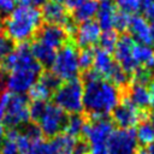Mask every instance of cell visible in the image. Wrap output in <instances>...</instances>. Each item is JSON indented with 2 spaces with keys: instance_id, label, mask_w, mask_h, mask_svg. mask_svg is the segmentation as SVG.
Listing matches in <instances>:
<instances>
[{
  "instance_id": "f6af8a7d",
  "label": "cell",
  "mask_w": 154,
  "mask_h": 154,
  "mask_svg": "<svg viewBox=\"0 0 154 154\" xmlns=\"http://www.w3.org/2000/svg\"><path fill=\"white\" fill-rule=\"evenodd\" d=\"M2 34V29H1V26H0V35Z\"/></svg>"
},
{
  "instance_id": "f35d334b",
  "label": "cell",
  "mask_w": 154,
  "mask_h": 154,
  "mask_svg": "<svg viewBox=\"0 0 154 154\" xmlns=\"http://www.w3.org/2000/svg\"><path fill=\"white\" fill-rule=\"evenodd\" d=\"M4 138H5V129H4V125L0 120V147H1V143H2Z\"/></svg>"
},
{
  "instance_id": "4dcf8cb0",
  "label": "cell",
  "mask_w": 154,
  "mask_h": 154,
  "mask_svg": "<svg viewBox=\"0 0 154 154\" xmlns=\"http://www.w3.org/2000/svg\"><path fill=\"white\" fill-rule=\"evenodd\" d=\"M14 48H16L14 42L7 35L1 34L0 35V63L4 59H6L14 51Z\"/></svg>"
},
{
  "instance_id": "7bdbcfd3",
  "label": "cell",
  "mask_w": 154,
  "mask_h": 154,
  "mask_svg": "<svg viewBox=\"0 0 154 154\" xmlns=\"http://www.w3.org/2000/svg\"><path fill=\"white\" fill-rule=\"evenodd\" d=\"M31 1H32L34 4H36V5H40V4L42 5V4H45V2L48 1V0H31Z\"/></svg>"
},
{
  "instance_id": "f546056e",
  "label": "cell",
  "mask_w": 154,
  "mask_h": 154,
  "mask_svg": "<svg viewBox=\"0 0 154 154\" xmlns=\"http://www.w3.org/2000/svg\"><path fill=\"white\" fill-rule=\"evenodd\" d=\"M131 16L132 14H129L126 12H123V11L118 10L117 11V14H116V18H114V26H113V29L117 32H124V31H126L128 28H129V24H130Z\"/></svg>"
},
{
  "instance_id": "52a82bcc",
  "label": "cell",
  "mask_w": 154,
  "mask_h": 154,
  "mask_svg": "<svg viewBox=\"0 0 154 154\" xmlns=\"http://www.w3.org/2000/svg\"><path fill=\"white\" fill-rule=\"evenodd\" d=\"M67 117L69 116L63 109H60L57 105L46 102L40 116L36 118L34 124L38 126L43 136L52 138L64 132Z\"/></svg>"
},
{
  "instance_id": "f1b7e54d",
  "label": "cell",
  "mask_w": 154,
  "mask_h": 154,
  "mask_svg": "<svg viewBox=\"0 0 154 154\" xmlns=\"http://www.w3.org/2000/svg\"><path fill=\"white\" fill-rule=\"evenodd\" d=\"M78 61H79V70L82 72L90 70L93 67V61H94V47L81 49L78 54Z\"/></svg>"
},
{
  "instance_id": "8992f818",
  "label": "cell",
  "mask_w": 154,
  "mask_h": 154,
  "mask_svg": "<svg viewBox=\"0 0 154 154\" xmlns=\"http://www.w3.org/2000/svg\"><path fill=\"white\" fill-rule=\"evenodd\" d=\"M30 120V102L29 97L24 94L10 93L1 123L8 129H18L26 125Z\"/></svg>"
},
{
  "instance_id": "d4e9b609",
  "label": "cell",
  "mask_w": 154,
  "mask_h": 154,
  "mask_svg": "<svg viewBox=\"0 0 154 154\" xmlns=\"http://www.w3.org/2000/svg\"><path fill=\"white\" fill-rule=\"evenodd\" d=\"M136 137L137 142H140L143 147L154 144V124L148 120L138 124V128L136 130Z\"/></svg>"
},
{
  "instance_id": "83f0119b",
  "label": "cell",
  "mask_w": 154,
  "mask_h": 154,
  "mask_svg": "<svg viewBox=\"0 0 154 154\" xmlns=\"http://www.w3.org/2000/svg\"><path fill=\"white\" fill-rule=\"evenodd\" d=\"M52 96H53V91L51 89H48L38 79H37V82L29 90V97L32 101H43V102H47L49 99H52Z\"/></svg>"
},
{
  "instance_id": "ba28073f",
  "label": "cell",
  "mask_w": 154,
  "mask_h": 154,
  "mask_svg": "<svg viewBox=\"0 0 154 154\" xmlns=\"http://www.w3.org/2000/svg\"><path fill=\"white\" fill-rule=\"evenodd\" d=\"M19 154H48V142L34 123L22 128L17 137Z\"/></svg>"
},
{
  "instance_id": "5bb4252c",
  "label": "cell",
  "mask_w": 154,
  "mask_h": 154,
  "mask_svg": "<svg viewBox=\"0 0 154 154\" xmlns=\"http://www.w3.org/2000/svg\"><path fill=\"white\" fill-rule=\"evenodd\" d=\"M35 38H37L38 41H41L42 43H45L46 46L57 52L70 40L69 35L66 34L63 26L53 24L42 25L38 32L36 34Z\"/></svg>"
},
{
  "instance_id": "b9f144b4",
  "label": "cell",
  "mask_w": 154,
  "mask_h": 154,
  "mask_svg": "<svg viewBox=\"0 0 154 154\" xmlns=\"http://www.w3.org/2000/svg\"><path fill=\"white\" fill-rule=\"evenodd\" d=\"M149 26H150V36H152V42L154 43V20H152V22H150Z\"/></svg>"
},
{
  "instance_id": "277c9868",
  "label": "cell",
  "mask_w": 154,
  "mask_h": 154,
  "mask_svg": "<svg viewBox=\"0 0 154 154\" xmlns=\"http://www.w3.org/2000/svg\"><path fill=\"white\" fill-rule=\"evenodd\" d=\"M54 105L69 114L83 112V82L79 78L60 83L52 96Z\"/></svg>"
},
{
  "instance_id": "60d3db41",
  "label": "cell",
  "mask_w": 154,
  "mask_h": 154,
  "mask_svg": "<svg viewBox=\"0 0 154 154\" xmlns=\"http://www.w3.org/2000/svg\"><path fill=\"white\" fill-rule=\"evenodd\" d=\"M13 2H18L19 5H31V0H12Z\"/></svg>"
},
{
  "instance_id": "8fae6325",
  "label": "cell",
  "mask_w": 154,
  "mask_h": 154,
  "mask_svg": "<svg viewBox=\"0 0 154 154\" xmlns=\"http://www.w3.org/2000/svg\"><path fill=\"white\" fill-rule=\"evenodd\" d=\"M32 67H42V66L35 60L30 51V46L25 42L18 45L14 48V51L0 63V71L2 73H8L11 71L19 69H32Z\"/></svg>"
},
{
  "instance_id": "9c48e42d",
  "label": "cell",
  "mask_w": 154,
  "mask_h": 154,
  "mask_svg": "<svg viewBox=\"0 0 154 154\" xmlns=\"http://www.w3.org/2000/svg\"><path fill=\"white\" fill-rule=\"evenodd\" d=\"M149 112L141 111L126 99L122 97L119 105L112 112V122L119 129H134L136 125L147 120Z\"/></svg>"
},
{
  "instance_id": "ab89813d",
  "label": "cell",
  "mask_w": 154,
  "mask_h": 154,
  "mask_svg": "<svg viewBox=\"0 0 154 154\" xmlns=\"http://www.w3.org/2000/svg\"><path fill=\"white\" fill-rule=\"evenodd\" d=\"M135 154H149V152H148L147 147H138Z\"/></svg>"
},
{
  "instance_id": "2e32d148",
  "label": "cell",
  "mask_w": 154,
  "mask_h": 154,
  "mask_svg": "<svg viewBox=\"0 0 154 154\" xmlns=\"http://www.w3.org/2000/svg\"><path fill=\"white\" fill-rule=\"evenodd\" d=\"M40 11L42 14V19L47 24L64 26L71 19L70 12L65 7V5L54 0H48L42 4V8Z\"/></svg>"
},
{
  "instance_id": "484cf974",
  "label": "cell",
  "mask_w": 154,
  "mask_h": 154,
  "mask_svg": "<svg viewBox=\"0 0 154 154\" xmlns=\"http://www.w3.org/2000/svg\"><path fill=\"white\" fill-rule=\"evenodd\" d=\"M18 134V129H8L7 132H5V138L0 147V154H19L17 144Z\"/></svg>"
},
{
  "instance_id": "4fadbf2b",
  "label": "cell",
  "mask_w": 154,
  "mask_h": 154,
  "mask_svg": "<svg viewBox=\"0 0 154 154\" xmlns=\"http://www.w3.org/2000/svg\"><path fill=\"white\" fill-rule=\"evenodd\" d=\"M138 148L134 129H114L107 146L108 154H135Z\"/></svg>"
},
{
  "instance_id": "6da1fadb",
  "label": "cell",
  "mask_w": 154,
  "mask_h": 154,
  "mask_svg": "<svg viewBox=\"0 0 154 154\" xmlns=\"http://www.w3.org/2000/svg\"><path fill=\"white\" fill-rule=\"evenodd\" d=\"M122 90L99 77L83 82V111L88 117H107L119 105Z\"/></svg>"
},
{
  "instance_id": "44dd1931",
  "label": "cell",
  "mask_w": 154,
  "mask_h": 154,
  "mask_svg": "<svg viewBox=\"0 0 154 154\" xmlns=\"http://www.w3.org/2000/svg\"><path fill=\"white\" fill-rule=\"evenodd\" d=\"M134 60L137 69H143L154 73V49L150 46L136 42L134 47Z\"/></svg>"
},
{
  "instance_id": "d590c367",
  "label": "cell",
  "mask_w": 154,
  "mask_h": 154,
  "mask_svg": "<svg viewBox=\"0 0 154 154\" xmlns=\"http://www.w3.org/2000/svg\"><path fill=\"white\" fill-rule=\"evenodd\" d=\"M143 12H144V16H146L150 22L154 20V5H150V6H148L147 8H144Z\"/></svg>"
},
{
  "instance_id": "30bf717a",
  "label": "cell",
  "mask_w": 154,
  "mask_h": 154,
  "mask_svg": "<svg viewBox=\"0 0 154 154\" xmlns=\"http://www.w3.org/2000/svg\"><path fill=\"white\" fill-rule=\"evenodd\" d=\"M42 71V67L19 69L11 71L7 73L5 79V87L7 88V91L12 94H24L29 91L30 88L37 82Z\"/></svg>"
},
{
  "instance_id": "74e56055",
  "label": "cell",
  "mask_w": 154,
  "mask_h": 154,
  "mask_svg": "<svg viewBox=\"0 0 154 154\" xmlns=\"http://www.w3.org/2000/svg\"><path fill=\"white\" fill-rule=\"evenodd\" d=\"M138 5H140V8H142V11H143L148 6L154 5V0H138Z\"/></svg>"
},
{
  "instance_id": "ffe728a7",
  "label": "cell",
  "mask_w": 154,
  "mask_h": 154,
  "mask_svg": "<svg viewBox=\"0 0 154 154\" xmlns=\"http://www.w3.org/2000/svg\"><path fill=\"white\" fill-rule=\"evenodd\" d=\"M77 140L78 138L61 132L48 141V154H73Z\"/></svg>"
},
{
  "instance_id": "e0dca14e",
  "label": "cell",
  "mask_w": 154,
  "mask_h": 154,
  "mask_svg": "<svg viewBox=\"0 0 154 154\" xmlns=\"http://www.w3.org/2000/svg\"><path fill=\"white\" fill-rule=\"evenodd\" d=\"M122 97L126 99L129 102H131L135 107H137L141 111L149 112L148 108L152 106L150 105V97H149L148 87L144 85V84L130 82V84L123 91V96Z\"/></svg>"
},
{
  "instance_id": "3957f363",
  "label": "cell",
  "mask_w": 154,
  "mask_h": 154,
  "mask_svg": "<svg viewBox=\"0 0 154 154\" xmlns=\"http://www.w3.org/2000/svg\"><path fill=\"white\" fill-rule=\"evenodd\" d=\"M113 126V122L107 117H87L82 137L89 146V154H108L107 146Z\"/></svg>"
},
{
  "instance_id": "5b68a950",
  "label": "cell",
  "mask_w": 154,
  "mask_h": 154,
  "mask_svg": "<svg viewBox=\"0 0 154 154\" xmlns=\"http://www.w3.org/2000/svg\"><path fill=\"white\" fill-rule=\"evenodd\" d=\"M78 47L72 38H70L58 52L51 66V72L60 81H70L77 78L79 70Z\"/></svg>"
},
{
  "instance_id": "d6986e66",
  "label": "cell",
  "mask_w": 154,
  "mask_h": 154,
  "mask_svg": "<svg viewBox=\"0 0 154 154\" xmlns=\"http://www.w3.org/2000/svg\"><path fill=\"white\" fill-rule=\"evenodd\" d=\"M117 6L112 0H102L99 4L96 12V23L101 30H112L114 26V18L117 14Z\"/></svg>"
},
{
  "instance_id": "ee69618b",
  "label": "cell",
  "mask_w": 154,
  "mask_h": 154,
  "mask_svg": "<svg viewBox=\"0 0 154 154\" xmlns=\"http://www.w3.org/2000/svg\"><path fill=\"white\" fill-rule=\"evenodd\" d=\"M149 118H150V120H152V123L154 124V107H153V109L149 112Z\"/></svg>"
},
{
  "instance_id": "836d02e7",
  "label": "cell",
  "mask_w": 154,
  "mask_h": 154,
  "mask_svg": "<svg viewBox=\"0 0 154 154\" xmlns=\"http://www.w3.org/2000/svg\"><path fill=\"white\" fill-rule=\"evenodd\" d=\"M73 154H89V146L83 137L77 140V143L73 149Z\"/></svg>"
},
{
  "instance_id": "7a4b0ae2",
  "label": "cell",
  "mask_w": 154,
  "mask_h": 154,
  "mask_svg": "<svg viewBox=\"0 0 154 154\" xmlns=\"http://www.w3.org/2000/svg\"><path fill=\"white\" fill-rule=\"evenodd\" d=\"M43 19L41 11L32 5L17 6L4 20V30L13 42L24 43L36 36Z\"/></svg>"
},
{
  "instance_id": "bcb514c9",
  "label": "cell",
  "mask_w": 154,
  "mask_h": 154,
  "mask_svg": "<svg viewBox=\"0 0 154 154\" xmlns=\"http://www.w3.org/2000/svg\"><path fill=\"white\" fill-rule=\"evenodd\" d=\"M95 1H102V0H95Z\"/></svg>"
},
{
  "instance_id": "1f68e13d",
  "label": "cell",
  "mask_w": 154,
  "mask_h": 154,
  "mask_svg": "<svg viewBox=\"0 0 154 154\" xmlns=\"http://www.w3.org/2000/svg\"><path fill=\"white\" fill-rule=\"evenodd\" d=\"M113 2L118 10L129 14H134L140 10L138 0H113Z\"/></svg>"
},
{
  "instance_id": "4316f807",
  "label": "cell",
  "mask_w": 154,
  "mask_h": 154,
  "mask_svg": "<svg viewBox=\"0 0 154 154\" xmlns=\"http://www.w3.org/2000/svg\"><path fill=\"white\" fill-rule=\"evenodd\" d=\"M118 32L112 29V30H106L103 31L101 35H100V38H99V48L107 52V53H113L114 48H116V45L118 42Z\"/></svg>"
},
{
  "instance_id": "d6a6232c",
  "label": "cell",
  "mask_w": 154,
  "mask_h": 154,
  "mask_svg": "<svg viewBox=\"0 0 154 154\" xmlns=\"http://www.w3.org/2000/svg\"><path fill=\"white\" fill-rule=\"evenodd\" d=\"M14 10V2L12 0H0V17L8 16Z\"/></svg>"
},
{
  "instance_id": "603a6c76",
  "label": "cell",
  "mask_w": 154,
  "mask_h": 154,
  "mask_svg": "<svg viewBox=\"0 0 154 154\" xmlns=\"http://www.w3.org/2000/svg\"><path fill=\"white\" fill-rule=\"evenodd\" d=\"M97 7H99L97 1L87 0L81 6H78L76 10H73L70 16H71L72 20L76 24H81V23H84V22H88V20H93V18L96 16Z\"/></svg>"
},
{
  "instance_id": "9a60e30c",
  "label": "cell",
  "mask_w": 154,
  "mask_h": 154,
  "mask_svg": "<svg viewBox=\"0 0 154 154\" xmlns=\"http://www.w3.org/2000/svg\"><path fill=\"white\" fill-rule=\"evenodd\" d=\"M101 35V29L95 20H88L78 24L76 34L73 36V41L81 49L94 47L99 42Z\"/></svg>"
},
{
  "instance_id": "cb8c5ba5",
  "label": "cell",
  "mask_w": 154,
  "mask_h": 154,
  "mask_svg": "<svg viewBox=\"0 0 154 154\" xmlns=\"http://www.w3.org/2000/svg\"><path fill=\"white\" fill-rule=\"evenodd\" d=\"M85 123H87V117L83 116L82 113L70 114L67 117V122H66V126H65L64 132L72 136V137L81 138Z\"/></svg>"
},
{
  "instance_id": "ac0fdd59",
  "label": "cell",
  "mask_w": 154,
  "mask_h": 154,
  "mask_svg": "<svg viewBox=\"0 0 154 154\" xmlns=\"http://www.w3.org/2000/svg\"><path fill=\"white\" fill-rule=\"evenodd\" d=\"M128 34L137 42L141 45L150 46L152 42V36H150V26L147 19L142 16L138 14H132L130 19V24L128 28Z\"/></svg>"
},
{
  "instance_id": "7402d4cb",
  "label": "cell",
  "mask_w": 154,
  "mask_h": 154,
  "mask_svg": "<svg viewBox=\"0 0 154 154\" xmlns=\"http://www.w3.org/2000/svg\"><path fill=\"white\" fill-rule=\"evenodd\" d=\"M30 51H31L35 60L42 67H51L55 59V55H57V51L49 48L48 46H46L37 38H35L32 41V43L30 45Z\"/></svg>"
},
{
  "instance_id": "8d00e7d4",
  "label": "cell",
  "mask_w": 154,
  "mask_h": 154,
  "mask_svg": "<svg viewBox=\"0 0 154 154\" xmlns=\"http://www.w3.org/2000/svg\"><path fill=\"white\" fill-rule=\"evenodd\" d=\"M148 91H149V97H150V105L154 107V81H152L148 84Z\"/></svg>"
},
{
  "instance_id": "7c38bea8",
  "label": "cell",
  "mask_w": 154,
  "mask_h": 154,
  "mask_svg": "<svg viewBox=\"0 0 154 154\" xmlns=\"http://www.w3.org/2000/svg\"><path fill=\"white\" fill-rule=\"evenodd\" d=\"M135 45L136 41L129 34H123L122 36H119L116 48L113 51V55H114L113 59L130 78L137 70V65L134 60Z\"/></svg>"
},
{
  "instance_id": "e575fe53",
  "label": "cell",
  "mask_w": 154,
  "mask_h": 154,
  "mask_svg": "<svg viewBox=\"0 0 154 154\" xmlns=\"http://www.w3.org/2000/svg\"><path fill=\"white\" fill-rule=\"evenodd\" d=\"M87 0H65L64 1V5H65V7L67 8V11L70 12H72L73 10H76L78 6H81L83 2H85Z\"/></svg>"
}]
</instances>
